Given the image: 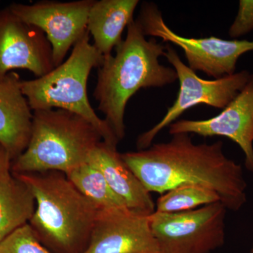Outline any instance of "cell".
<instances>
[{
  "instance_id": "cell-22",
  "label": "cell",
  "mask_w": 253,
  "mask_h": 253,
  "mask_svg": "<svg viewBox=\"0 0 253 253\" xmlns=\"http://www.w3.org/2000/svg\"><path fill=\"white\" fill-rule=\"evenodd\" d=\"M250 253H253V246L252 249L251 250V251H250Z\"/></svg>"
},
{
  "instance_id": "cell-2",
  "label": "cell",
  "mask_w": 253,
  "mask_h": 253,
  "mask_svg": "<svg viewBox=\"0 0 253 253\" xmlns=\"http://www.w3.org/2000/svg\"><path fill=\"white\" fill-rule=\"evenodd\" d=\"M126 36L116 47V54L104 56L98 68L94 93L98 109L118 141L126 136L125 112L126 104L139 89L163 87L178 80L173 68L163 66L166 46L156 38L146 39L136 20L126 27Z\"/></svg>"
},
{
  "instance_id": "cell-16",
  "label": "cell",
  "mask_w": 253,
  "mask_h": 253,
  "mask_svg": "<svg viewBox=\"0 0 253 253\" xmlns=\"http://www.w3.org/2000/svg\"><path fill=\"white\" fill-rule=\"evenodd\" d=\"M36 203L29 186L18 176L0 181V244L28 224Z\"/></svg>"
},
{
  "instance_id": "cell-14",
  "label": "cell",
  "mask_w": 253,
  "mask_h": 253,
  "mask_svg": "<svg viewBox=\"0 0 253 253\" xmlns=\"http://www.w3.org/2000/svg\"><path fill=\"white\" fill-rule=\"evenodd\" d=\"M88 163L102 172L114 194L129 211L145 216L156 211L151 193L123 161L117 147L101 141L91 153Z\"/></svg>"
},
{
  "instance_id": "cell-19",
  "label": "cell",
  "mask_w": 253,
  "mask_h": 253,
  "mask_svg": "<svg viewBox=\"0 0 253 253\" xmlns=\"http://www.w3.org/2000/svg\"><path fill=\"white\" fill-rule=\"evenodd\" d=\"M0 253H53L38 239L27 224L0 244Z\"/></svg>"
},
{
  "instance_id": "cell-10",
  "label": "cell",
  "mask_w": 253,
  "mask_h": 253,
  "mask_svg": "<svg viewBox=\"0 0 253 253\" xmlns=\"http://www.w3.org/2000/svg\"><path fill=\"white\" fill-rule=\"evenodd\" d=\"M54 68L52 48L45 34L9 7L0 10V79L18 68L38 78Z\"/></svg>"
},
{
  "instance_id": "cell-18",
  "label": "cell",
  "mask_w": 253,
  "mask_h": 253,
  "mask_svg": "<svg viewBox=\"0 0 253 253\" xmlns=\"http://www.w3.org/2000/svg\"><path fill=\"white\" fill-rule=\"evenodd\" d=\"M220 201L217 193L204 186L188 184L169 190L156 203V212H179Z\"/></svg>"
},
{
  "instance_id": "cell-17",
  "label": "cell",
  "mask_w": 253,
  "mask_h": 253,
  "mask_svg": "<svg viewBox=\"0 0 253 253\" xmlns=\"http://www.w3.org/2000/svg\"><path fill=\"white\" fill-rule=\"evenodd\" d=\"M66 175L99 209L126 208L111 189L102 172L90 163H84Z\"/></svg>"
},
{
  "instance_id": "cell-6",
  "label": "cell",
  "mask_w": 253,
  "mask_h": 253,
  "mask_svg": "<svg viewBox=\"0 0 253 253\" xmlns=\"http://www.w3.org/2000/svg\"><path fill=\"white\" fill-rule=\"evenodd\" d=\"M226 208L222 203L179 212L149 216L159 253H211L225 242Z\"/></svg>"
},
{
  "instance_id": "cell-7",
  "label": "cell",
  "mask_w": 253,
  "mask_h": 253,
  "mask_svg": "<svg viewBox=\"0 0 253 253\" xmlns=\"http://www.w3.org/2000/svg\"><path fill=\"white\" fill-rule=\"evenodd\" d=\"M145 36L159 38L162 42H170L184 51L189 67L206 73L214 79L234 74L241 55L253 51V41H226L217 37L188 38L179 36L163 19L162 13L153 2L141 4L136 19Z\"/></svg>"
},
{
  "instance_id": "cell-20",
  "label": "cell",
  "mask_w": 253,
  "mask_h": 253,
  "mask_svg": "<svg viewBox=\"0 0 253 253\" xmlns=\"http://www.w3.org/2000/svg\"><path fill=\"white\" fill-rule=\"evenodd\" d=\"M253 31V0H241L237 16L229 30L231 38L246 36Z\"/></svg>"
},
{
  "instance_id": "cell-1",
  "label": "cell",
  "mask_w": 253,
  "mask_h": 253,
  "mask_svg": "<svg viewBox=\"0 0 253 253\" xmlns=\"http://www.w3.org/2000/svg\"><path fill=\"white\" fill-rule=\"evenodd\" d=\"M121 157L150 193L162 195L181 185L202 186L215 191L226 209L234 211L247 200L242 168L224 155L221 141L196 144L189 134H174L168 142Z\"/></svg>"
},
{
  "instance_id": "cell-12",
  "label": "cell",
  "mask_w": 253,
  "mask_h": 253,
  "mask_svg": "<svg viewBox=\"0 0 253 253\" xmlns=\"http://www.w3.org/2000/svg\"><path fill=\"white\" fill-rule=\"evenodd\" d=\"M169 126V133L222 136L236 143L246 156V166L253 172V75L237 96L219 115L204 121L180 120Z\"/></svg>"
},
{
  "instance_id": "cell-21",
  "label": "cell",
  "mask_w": 253,
  "mask_h": 253,
  "mask_svg": "<svg viewBox=\"0 0 253 253\" xmlns=\"http://www.w3.org/2000/svg\"><path fill=\"white\" fill-rule=\"evenodd\" d=\"M12 161L6 150L0 144V181L11 175Z\"/></svg>"
},
{
  "instance_id": "cell-13",
  "label": "cell",
  "mask_w": 253,
  "mask_h": 253,
  "mask_svg": "<svg viewBox=\"0 0 253 253\" xmlns=\"http://www.w3.org/2000/svg\"><path fill=\"white\" fill-rule=\"evenodd\" d=\"M21 83L14 71L0 79V144L12 162L27 149L33 126V111Z\"/></svg>"
},
{
  "instance_id": "cell-9",
  "label": "cell",
  "mask_w": 253,
  "mask_h": 253,
  "mask_svg": "<svg viewBox=\"0 0 253 253\" xmlns=\"http://www.w3.org/2000/svg\"><path fill=\"white\" fill-rule=\"evenodd\" d=\"M94 0L13 3L8 7L24 22L45 34L52 48L55 67L63 62L71 48L88 32L87 20Z\"/></svg>"
},
{
  "instance_id": "cell-4",
  "label": "cell",
  "mask_w": 253,
  "mask_h": 253,
  "mask_svg": "<svg viewBox=\"0 0 253 253\" xmlns=\"http://www.w3.org/2000/svg\"><path fill=\"white\" fill-rule=\"evenodd\" d=\"M103 141L99 131L79 115L60 109L33 111L27 149L11 164V173L58 171L67 174L88 162Z\"/></svg>"
},
{
  "instance_id": "cell-8",
  "label": "cell",
  "mask_w": 253,
  "mask_h": 253,
  "mask_svg": "<svg viewBox=\"0 0 253 253\" xmlns=\"http://www.w3.org/2000/svg\"><path fill=\"white\" fill-rule=\"evenodd\" d=\"M165 57L173 66L179 81L177 97L172 106L157 125L142 133L136 141L138 151L148 149L160 131L175 122L183 113L200 104L224 109L244 89L251 74L248 71H240L231 76L213 81L201 79L196 72L181 61L170 44H166Z\"/></svg>"
},
{
  "instance_id": "cell-15",
  "label": "cell",
  "mask_w": 253,
  "mask_h": 253,
  "mask_svg": "<svg viewBox=\"0 0 253 253\" xmlns=\"http://www.w3.org/2000/svg\"><path fill=\"white\" fill-rule=\"evenodd\" d=\"M139 0H94L87 20L94 46L104 56L121 44L125 28L134 20Z\"/></svg>"
},
{
  "instance_id": "cell-3",
  "label": "cell",
  "mask_w": 253,
  "mask_h": 253,
  "mask_svg": "<svg viewBox=\"0 0 253 253\" xmlns=\"http://www.w3.org/2000/svg\"><path fill=\"white\" fill-rule=\"evenodd\" d=\"M13 174V173H12ZM31 189L36 206L28 224L53 253H83L99 208L58 171L14 174Z\"/></svg>"
},
{
  "instance_id": "cell-5",
  "label": "cell",
  "mask_w": 253,
  "mask_h": 253,
  "mask_svg": "<svg viewBox=\"0 0 253 253\" xmlns=\"http://www.w3.org/2000/svg\"><path fill=\"white\" fill-rule=\"evenodd\" d=\"M89 31L73 46L66 61L42 77L21 81L23 94L32 111L60 109L84 118L99 131L106 144L120 142L104 119L91 107L86 84L91 70L99 68L104 56L90 43Z\"/></svg>"
},
{
  "instance_id": "cell-11",
  "label": "cell",
  "mask_w": 253,
  "mask_h": 253,
  "mask_svg": "<svg viewBox=\"0 0 253 253\" xmlns=\"http://www.w3.org/2000/svg\"><path fill=\"white\" fill-rule=\"evenodd\" d=\"M83 253H159L149 216L126 208L99 209Z\"/></svg>"
}]
</instances>
